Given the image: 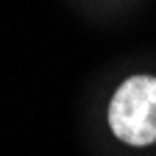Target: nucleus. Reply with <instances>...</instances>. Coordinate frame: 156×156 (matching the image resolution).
I'll return each mask as SVG.
<instances>
[{
    "label": "nucleus",
    "mask_w": 156,
    "mask_h": 156,
    "mask_svg": "<svg viewBox=\"0 0 156 156\" xmlns=\"http://www.w3.org/2000/svg\"><path fill=\"white\" fill-rule=\"evenodd\" d=\"M109 126L117 140L128 145L156 142V78L134 75L120 84L109 103Z\"/></svg>",
    "instance_id": "f257e3e1"
}]
</instances>
